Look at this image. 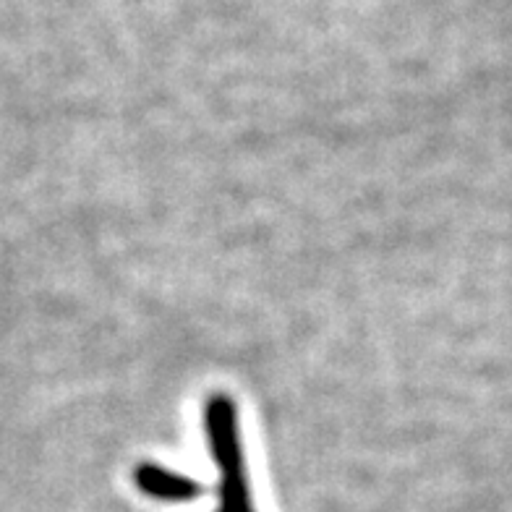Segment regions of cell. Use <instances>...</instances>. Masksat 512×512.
<instances>
[{
  "instance_id": "obj_1",
  "label": "cell",
  "mask_w": 512,
  "mask_h": 512,
  "mask_svg": "<svg viewBox=\"0 0 512 512\" xmlns=\"http://www.w3.org/2000/svg\"><path fill=\"white\" fill-rule=\"evenodd\" d=\"M209 445L220 468V512H251L249 486L243 476L241 445H238L236 408L228 398H212L207 405Z\"/></svg>"
},
{
  "instance_id": "obj_2",
  "label": "cell",
  "mask_w": 512,
  "mask_h": 512,
  "mask_svg": "<svg viewBox=\"0 0 512 512\" xmlns=\"http://www.w3.org/2000/svg\"><path fill=\"white\" fill-rule=\"evenodd\" d=\"M136 484L149 497L170 499V502H191L199 497V484H194L186 476H178L173 471H165L160 465H142L136 468Z\"/></svg>"
}]
</instances>
